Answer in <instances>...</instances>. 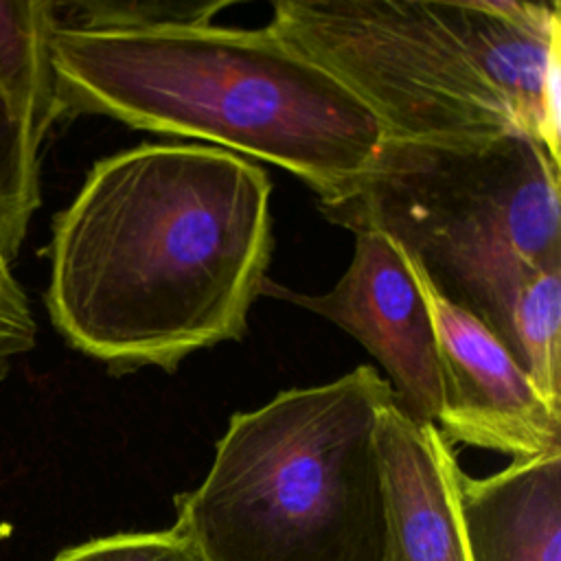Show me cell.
<instances>
[{
	"label": "cell",
	"instance_id": "cell-1",
	"mask_svg": "<svg viewBox=\"0 0 561 561\" xmlns=\"http://www.w3.org/2000/svg\"><path fill=\"white\" fill-rule=\"evenodd\" d=\"M270 195L256 162L204 142L101 158L53 221V324L114 373L239 340L267 280Z\"/></svg>",
	"mask_w": 561,
	"mask_h": 561
},
{
	"label": "cell",
	"instance_id": "cell-2",
	"mask_svg": "<svg viewBox=\"0 0 561 561\" xmlns=\"http://www.w3.org/2000/svg\"><path fill=\"white\" fill-rule=\"evenodd\" d=\"M50 55L61 116L101 114L134 129L206 140L289 171L318 202L355 188L388 140L375 112L337 75L270 26L55 24Z\"/></svg>",
	"mask_w": 561,
	"mask_h": 561
},
{
	"label": "cell",
	"instance_id": "cell-3",
	"mask_svg": "<svg viewBox=\"0 0 561 561\" xmlns=\"http://www.w3.org/2000/svg\"><path fill=\"white\" fill-rule=\"evenodd\" d=\"M337 75L390 138H535L559 160L561 4L278 0L267 24Z\"/></svg>",
	"mask_w": 561,
	"mask_h": 561
},
{
	"label": "cell",
	"instance_id": "cell-4",
	"mask_svg": "<svg viewBox=\"0 0 561 561\" xmlns=\"http://www.w3.org/2000/svg\"><path fill=\"white\" fill-rule=\"evenodd\" d=\"M390 401L357 366L232 414L173 528L204 561H388L377 421Z\"/></svg>",
	"mask_w": 561,
	"mask_h": 561
},
{
	"label": "cell",
	"instance_id": "cell-5",
	"mask_svg": "<svg viewBox=\"0 0 561 561\" xmlns=\"http://www.w3.org/2000/svg\"><path fill=\"white\" fill-rule=\"evenodd\" d=\"M318 208L353 232L388 234L445 300L502 344L526 285L561 270L559 160L530 136H388L357 186Z\"/></svg>",
	"mask_w": 561,
	"mask_h": 561
},
{
	"label": "cell",
	"instance_id": "cell-6",
	"mask_svg": "<svg viewBox=\"0 0 561 561\" xmlns=\"http://www.w3.org/2000/svg\"><path fill=\"white\" fill-rule=\"evenodd\" d=\"M351 265L333 289L298 294L265 280L261 294L291 300L351 333L388 373L394 405L436 425L440 362L434 322L405 252L383 232L359 228Z\"/></svg>",
	"mask_w": 561,
	"mask_h": 561
},
{
	"label": "cell",
	"instance_id": "cell-7",
	"mask_svg": "<svg viewBox=\"0 0 561 561\" xmlns=\"http://www.w3.org/2000/svg\"><path fill=\"white\" fill-rule=\"evenodd\" d=\"M410 263L438 342L440 434L513 460L561 451V408L541 394L491 329L445 300Z\"/></svg>",
	"mask_w": 561,
	"mask_h": 561
},
{
	"label": "cell",
	"instance_id": "cell-8",
	"mask_svg": "<svg viewBox=\"0 0 561 561\" xmlns=\"http://www.w3.org/2000/svg\"><path fill=\"white\" fill-rule=\"evenodd\" d=\"M386 493L388 561H469L460 515V473L451 443L414 423L394 401L377 421Z\"/></svg>",
	"mask_w": 561,
	"mask_h": 561
},
{
	"label": "cell",
	"instance_id": "cell-9",
	"mask_svg": "<svg viewBox=\"0 0 561 561\" xmlns=\"http://www.w3.org/2000/svg\"><path fill=\"white\" fill-rule=\"evenodd\" d=\"M458 493L469 561H561V451L460 473Z\"/></svg>",
	"mask_w": 561,
	"mask_h": 561
},
{
	"label": "cell",
	"instance_id": "cell-10",
	"mask_svg": "<svg viewBox=\"0 0 561 561\" xmlns=\"http://www.w3.org/2000/svg\"><path fill=\"white\" fill-rule=\"evenodd\" d=\"M55 2L0 0V96L42 145L61 118L50 55Z\"/></svg>",
	"mask_w": 561,
	"mask_h": 561
},
{
	"label": "cell",
	"instance_id": "cell-11",
	"mask_svg": "<svg viewBox=\"0 0 561 561\" xmlns=\"http://www.w3.org/2000/svg\"><path fill=\"white\" fill-rule=\"evenodd\" d=\"M504 346L541 394L561 408V270L539 272L526 285Z\"/></svg>",
	"mask_w": 561,
	"mask_h": 561
},
{
	"label": "cell",
	"instance_id": "cell-12",
	"mask_svg": "<svg viewBox=\"0 0 561 561\" xmlns=\"http://www.w3.org/2000/svg\"><path fill=\"white\" fill-rule=\"evenodd\" d=\"M42 145L0 96V254L11 261L39 206Z\"/></svg>",
	"mask_w": 561,
	"mask_h": 561
},
{
	"label": "cell",
	"instance_id": "cell-13",
	"mask_svg": "<svg viewBox=\"0 0 561 561\" xmlns=\"http://www.w3.org/2000/svg\"><path fill=\"white\" fill-rule=\"evenodd\" d=\"M53 561H204L173 526L167 530L114 533L61 550Z\"/></svg>",
	"mask_w": 561,
	"mask_h": 561
},
{
	"label": "cell",
	"instance_id": "cell-14",
	"mask_svg": "<svg viewBox=\"0 0 561 561\" xmlns=\"http://www.w3.org/2000/svg\"><path fill=\"white\" fill-rule=\"evenodd\" d=\"M9 263L0 254V381L9 375L13 362L35 346L37 333L28 298Z\"/></svg>",
	"mask_w": 561,
	"mask_h": 561
}]
</instances>
